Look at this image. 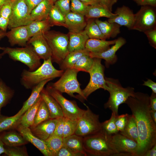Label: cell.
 <instances>
[{
	"instance_id": "cell-1",
	"label": "cell",
	"mask_w": 156,
	"mask_h": 156,
	"mask_svg": "<svg viewBox=\"0 0 156 156\" xmlns=\"http://www.w3.org/2000/svg\"><path fill=\"white\" fill-rule=\"evenodd\" d=\"M130 109L135 120L138 133L137 156H143L156 144V123L151 114L150 96L140 92H135L125 102Z\"/></svg>"
},
{
	"instance_id": "cell-2",
	"label": "cell",
	"mask_w": 156,
	"mask_h": 156,
	"mask_svg": "<svg viewBox=\"0 0 156 156\" xmlns=\"http://www.w3.org/2000/svg\"><path fill=\"white\" fill-rule=\"evenodd\" d=\"M64 72L56 69L52 64L51 57L44 60L43 63L33 71L24 69L21 75V82L26 89H32L42 81L60 77Z\"/></svg>"
},
{
	"instance_id": "cell-3",
	"label": "cell",
	"mask_w": 156,
	"mask_h": 156,
	"mask_svg": "<svg viewBox=\"0 0 156 156\" xmlns=\"http://www.w3.org/2000/svg\"><path fill=\"white\" fill-rule=\"evenodd\" d=\"M110 135L101 131L83 137V148L87 156H117L118 153L111 142Z\"/></svg>"
},
{
	"instance_id": "cell-4",
	"label": "cell",
	"mask_w": 156,
	"mask_h": 156,
	"mask_svg": "<svg viewBox=\"0 0 156 156\" xmlns=\"http://www.w3.org/2000/svg\"><path fill=\"white\" fill-rule=\"evenodd\" d=\"M105 79L107 87V90L109 92L110 96L104 107L105 109L111 110L117 116L119 106L125 103L129 96H134V88L130 87L123 88L117 79L107 77Z\"/></svg>"
},
{
	"instance_id": "cell-5",
	"label": "cell",
	"mask_w": 156,
	"mask_h": 156,
	"mask_svg": "<svg viewBox=\"0 0 156 156\" xmlns=\"http://www.w3.org/2000/svg\"><path fill=\"white\" fill-rule=\"evenodd\" d=\"M43 35L51 49L52 62L60 65L69 53L68 34L49 30Z\"/></svg>"
},
{
	"instance_id": "cell-6",
	"label": "cell",
	"mask_w": 156,
	"mask_h": 156,
	"mask_svg": "<svg viewBox=\"0 0 156 156\" xmlns=\"http://www.w3.org/2000/svg\"><path fill=\"white\" fill-rule=\"evenodd\" d=\"M2 50L4 55L7 54L12 60L23 63L28 67L29 71L36 70L42 64L41 59L30 44L21 48L3 47Z\"/></svg>"
},
{
	"instance_id": "cell-7",
	"label": "cell",
	"mask_w": 156,
	"mask_h": 156,
	"mask_svg": "<svg viewBox=\"0 0 156 156\" xmlns=\"http://www.w3.org/2000/svg\"><path fill=\"white\" fill-rule=\"evenodd\" d=\"M65 71L60 78L51 85L61 93H65L71 97L80 99L83 94L77 78L79 71L74 68H69Z\"/></svg>"
},
{
	"instance_id": "cell-8",
	"label": "cell",
	"mask_w": 156,
	"mask_h": 156,
	"mask_svg": "<svg viewBox=\"0 0 156 156\" xmlns=\"http://www.w3.org/2000/svg\"><path fill=\"white\" fill-rule=\"evenodd\" d=\"M93 65L89 71L90 78L86 88L82 90L81 99L86 100L92 93L99 88L107 90V87L104 77V67L101 63V59L93 58Z\"/></svg>"
},
{
	"instance_id": "cell-9",
	"label": "cell",
	"mask_w": 156,
	"mask_h": 156,
	"mask_svg": "<svg viewBox=\"0 0 156 156\" xmlns=\"http://www.w3.org/2000/svg\"><path fill=\"white\" fill-rule=\"evenodd\" d=\"M87 109L77 120V126L75 134L83 137L93 135L101 131V123L99 116L94 113L85 104Z\"/></svg>"
},
{
	"instance_id": "cell-10",
	"label": "cell",
	"mask_w": 156,
	"mask_h": 156,
	"mask_svg": "<svg viewBox=\"0 0 156 156\" xmlns=\"http://www.w3.org/2000/svg\"><path fill=\"white\" fill-rule=\"evenodd\" d=\"M45 89L58 103L64 117L77 120L82 116L85 110L80 108L75 101L66 99L61 92L53 88L50 84L48 85Z\"/></svg>"
},
{
	"instance_id": "cell-11",
	"label": "cell",
	"mask_w": 156,
	"mask_h": 156,
	"mask_svg": "<svg viewBox=\"0 0 156 156\" xmlns=\"http://www.w3.org/2000/svg\"><path fill=\"white\" fill-rule=\"evenodd\" d=\"M156 27V11L155 7L141 6L135 14L132 30L144 32Z\"/></svg>"
},
{
	"instance_id": "cell-12",
	"label": "cell",
	"mask_w": 156,
	"mask_h": 156,
	"mask_svg": "<svg viewBox=\"0 0 156 156\" xmlns=\"http://www.w3.org/2000/svg\"><path fill=\"white\" fill-rule=\"evenodd\" d=\"M33 21L24 0L12 1V12L8 26L9 29L27 25Z\"/></svg>"
},
{
	"instance_id": "cell-13",
	"label": "cell",
	"mask_w": 156,
	"mask_h": 156,
	"mask_svg": "<svg viewBox=\"0 0 156 156\" xmlns=\"http://www.w3.org/2000/svg\"><path fill=\"white\" fill-rule=\"evenodd\" d=\"M111 142L118 152L117 156H137L138 143L118 133L111 135Z\"/></svg>"
},
{
	"instance_id": "cell-14",
	"label": "cell",
	"mask_w": 156,
	"mask_h": 156,
	"mask_svg": "<svg viewBox=\"0 0 156 156\" xmlns=\"http://www.w3.org/2000/svg\"><path fill=\"white\" fill-rule=\"evenodd\" d=\"M27 44L31 45L35 52L41 59L47 60L51 57V52L49 45L42 33L31 37Z\"/></svg>"
},
{
	"instance_id": "cell-15",
	"label": "cell",
	"mask_w": 156,
	"mask_h": 156,
	"mask_svg": "<svg viewBox=\"0 0 156 156\" xmlns=\"http://www.w3.org/2000/svg\"><path fill=\"white\" fill-rule=\"evenodd\" d=\"M126 42L124 38L119 37L116 39L115 43L107 50L100 53L90 52L89 55L92 58H97L104 60L106 66L108 67L110 65L114 64L116 62L118 57L116 53Z\"/></svg>"
},
{
	"instance_id": "cell-16",
	"label": "cell",
	"mask_w": 156,
	"mask_h": 156,
	"mask_svg": "<svg viewBox=\"0 0 156 156\" xmlns=\"http://www.w3.org/2000/svg\"><path fill=\"white\" fill-rule=\"evenodd\" d=\"M114 13L117 16L113 18H108V22L116 23L121 26L126 27L129 30H132L135 14L132 10L128 7L123 5L117 8Z\"/></svg>"
},
{
	"instance_id": "cell-17",
	"label": "cell",
	"mask_w": 156,
	"mask_h": 156,
	"mask_svg": "<svg viewBox=\"0 0 156 156\" xmlns=\"http://www.w3.org/2000/svg\"><path fill=\"white\" fill-rule=\"evenodd\" d=\"M10 29L6 34L10 45H18L22 47L26 46L30 38L26 25L17 27Z\"/></svg>"
},
{
	"instance_id": "cell-18",
	"label": "cell",
	"mask_w": 156,
	"mask_h": 156,
	"mask_svg": "<svg viewBox=\"0 0 156 156\" xmlns=\"http://www.w3.org/2000/svg\"><path fill=\"white\" fill-rule=\"evenodd\" d=\"M57 121V118H50L30 129L34 135L45 141L53 133Z\"/></svg>"
},
{
	"instance_id": "cell-19",
	"label": "cell",
	"mask_w": 156,
	"mask_h": 156,
	"mask_svg": "<svg viewBox=\"0 0 156 156\" xmlns=\"http://www.w3.org/2000/svg\"><path fill=\"white\" fill-rule=\"evenodd\" d=\"M16 130L28 142L37 148L45 156H52L47 146L45 141L34 135L29 128L23 127L19 126Z\"/></svg>"
},
{
	"instance_id": "cell-20",
	"label": "cell",
	"mask_w": 156,
	"mask_h": 156,
	"mask_svg": "<svg viewBox=\"0 0 156 156\" xmlns=\"http://www.w3.org/2000/svg\"><path fill=\"white\" fill-rule=\"evenodd\" d=\"M65 19L69 32H80L83 30L87 23L84 16L71 12L65 16Z\"/></svg>"
},
{
	"instance_id": "cell-21",
	"label": "cell",
	"mask_w": 156,
	"mask_h": 156,
	"mask_svg": "<svg viewBox=\"0 0 156 156\" xmlns=\"http://www.w3.org/2000/svg\"><path fill=\"white\" fill-rule=\"evenodd\" d=\"M69 52L85 49L86 42L89 38L84 30L78 32H69Z\"/></svg>"
},
{
	"instance_id": "cell-22",
	"label": "cell",
	"mask_w": 156,
	"mask_h": 156,
	"mask_svg": "<svg viewBox=\"0 0 156 156\" xmlns=\"http://www.w3.org/2000/svg\"><path fill=\"white\" fill-rule=\"evenodd\" d=\"M40 95L49 109L50 118H58L64 117L61 108L57 101L43 88Z\"/></svg>"
},
{
	"instance_id": "cell-23",
	"label": "cell",
	"mask_w": 156,
	"mask_h": 156,
	"mask_svg": "<svg viewBox=\"0 0 156 156\" xmlns=\"http://www.w3.org/2000/svg\"><path fill=\"white\" fill-rule=\"evenodd\" d=\"M0 138L4 145L7 146H22L28 142L19 133L14 130L3 133L0 135Z\"/></svg>"
},
{
	"instance_id": "cell-24",
	"label": "cell",
	"mask_w": 156,
	"mask_h": 156,
	"mask_svg": "<svg viewBox=\"0 0 156 156\" xmlns=\"http://www.w3.org/2000/svg\"><path fill=\"white\" fill-rule=\"evenodd\" d=\"M117 15L116 14L113 13L104 5H88L85 16L87 20L101 17H105L108 18H113Z\"/></svg>"
},
{
	"instance_id": "cell-25",
	"label": "cell",
	"mask_w": 156,
	"mask_h": 156,
	"mask_svg": "<svg viewBox=\"0 0 156 156\" xmlns=\"http://www.w3.org/2000/svg\"><path fill=\"white\" fill-rule=\"evenodd\" d=\"M116 39L110 41L95 38H89L87 41L85 49L90 52L98 53L104 51L114 44Z\"/></svg>"
},
{
	"instance_id": "cell-26",
	"label": "cell",
	"mask_w": 156,
	"mask_h": 156,
	"mask_svg": "<svg viewBox=\"0 0 156 156\" xmlns=\"http://www.w3.org/2000/svg\"><path fill=\"white\" fill-rule=\"evenodd\" d=\"M52 79L44 80L34 87L31 95L28 98L24 103L23 106L18 112L16 114L17 115H21L36 101L40 95L41 92L46 84Z\"/></svg>"
},
{
	"instance_id": "cell-27",
	"label": "cell",
	"mask_w": 156,
	"mask_h": 156,
	"mask_svg": "<svg viewBox=\"0 0 156 156\" xmlns=\"http://www.w3.org/2000/svg\"><path fill=\"white\" fill-rule=\"evenodd\" d=\"M95 21L106 39L115 38L120 32L121 26L118 24L107 21H103L98 18L95 19Z\"/></svg>"
},
{
	"instance_id": "cell-28",
	"label": "cell",
	"mask_w": 156,
	"mask_h": 156,
	"mask_svg": "<svg viewBox=\"0 0 156 156\" xmlns=\"http://www.w3.org/2000/svg\"><path fill=\"white\" fill-rule=\"evenodd\" d=\"M54 4L49 0H43L31 11L33 21H41L47 18L49 13Z\"/></svg>"
},
{
	"instance_id": "cell-29",
	"label": "cell",
	"mask_w": 156,
	"mask_h": 156,
	"mask_svg": "<svg viewBox=\"0 0 156 156\" xmlns=\"http://www.w3.org/2000/svg\"><path fill=\"white\" fill-rule=\"evenodd\" d=\"M42 100L40 94L35 103L22 115L19 126L29 128L33 125L36 113Z\"/></svg>"
},
{
	"instance_id": "cell-30",
	"label": "cell",
	"mask_w": 156,
	"mask_h": 156,
	"mask_svg": "<svg viewBox=\"0 0 156 156\" xmlns=\"http://www.w3.org/2000/svg\"><path fill=\"white\" fill-rule=\"evenodd\" d=\"M63 144L73 152L87 155L83 148V137L75 134L63 138Z\"/></svg>"
},
{
	"instance_id": "cell-31",
	"label": "cell",
	"mask_w": 156,
	"mask_h": 156,
	"mask_svg": "<svg viewBox=\"0 0 156 156\" xmlns=\"http://www.w3.org/2000/svg\"><path fill=\"white\" fill-rule=\"evenodd\" d=\"M90 52L85 49L70 52L60 65L61 70H65L73 68L75 63L82 56L89 55Z\"/></svg>"
},
{
	"instance_id": "cell-32",
	"label": "cell",
	"mask_w": 156,
	"mask_h": 156,
	"mask_svg": "<svg viewBox=\"0 0 156 156\" xmlns=\"http://www.w3.org/2000/svg\"><path fill=\"white\" fill-rule=\"evenodd\" d=\"M22 115H17L16 114L13 116L8 117L0 115V133L16 129L20 125Z\"/></svg>"
},
{
	"instance_id": "cell-33",
	"label": "cell",
	"mask_w": 156,
	"mask_h": 156,
	"mask_svg": "<svg viewBox=\"0 0 156 156\" xmlns=\"http://www.w3.org/2000/svg\"><path fill=\"white\" fill-rule=\"evenodd\" d=\"M26 26L30 38L38 33L44 34L49 30L51 27L47 18L41 21H33Z\"/></svg>"
},
{
	"instance_id": "cell-34",
	"label": "cell",
	"mask_w": 156,
	"mask_h": 156,
	"mask_svg": "<svg viewBox=\"0 0 156 156\" xmlns=\"http://www.w3.org/2000/svg\"><path fill=\"white\" fill-rule=\"evenodd\" d=\"M119 133L138 143V128L135 119L132 114H128L125 127L122 131Z\"/></svg>"
},
{
	"instance_id": "cell-35",
	"label": "cell",
	"mask_w": 156,
	"mask_h": 156,
	"mask_svg": "<svg viewBox=\"0 0 156 156\" xmlns=\"http://www.w3.org/2000/svg\"><path fill=\"white\" fill-rule=\"evenodd\" d=\"M51 27L63 26L67 28L64 16L54 5L52 7L47 18Z\"/></svg>"
},
{
	"instance_id": "cell-36",
	"label": "cell",
	"mask_w": 156,
	"mask_h": 156,
	"mask_svg": "<svg viewBox=\"0 0 156 156\" xmlns=\"http://www.w3.org/2000/svg\"><path fill=\"white\" fill-rule=\"evenodd\" d=\"M84 30L89 38L106 39L102 33L94 18L87 20V23Z\"/></svg>"
},
{
	"instance_id": "cell-37",
	"label": "cell",
	"mask_w": 156,
	"mask_h": 156,
	"mask_svg": "<svg viewBox=\"0 0 156 156\" xmlns=\"http://www.w3.org/2000/svg\"><path fill=\"white\" fill-rule=\"evenodd\" d=\"M14 94V90L8 86L0 78V115L2 108L9 103Z\"/></svg>"
},
{
	"instance_id": "cell-38",
	"label": "cell",
	"mask_w": 156,
	"mask_h": 156,
	"mask_svg": "<svg viewBox=\"0 0 156 156\" xmlns=\"http://www.w3.org/2000/svg\"><path fill=\"white\" fill-rule=\"evenodd\" d=\"M44 141L52 156H56L63 145L62 138L53 134Z\"/></svg>"
},
{
	"instance_id": "cell-39",
	"label": "cell",
	"mask_w": 156,
	"mask_h": 156,
	"mask_svg": "<svg viewBox=\"0 0 156 156\" xmlns=\"http://www.w3.org/2000/svg\"><path fill=\"white\" fill-rule=\"evenodd\" d=\"M50 118L49 109L46 103L42 100L37 111L33 124L29 128L34 127L40 123Z\"/></svg>"
},
{
	"instance_id": "cell-40",
	"label": "cell",
	"mask_w": 156,
	"mask_h": 156,
	"mask_svg": "<svg viewBox=\"0 0 156 156\" xmlns=\"http://www.w3.org/2000/svg\"><path fill=\"white\" fill-rule=\"evenodd\" d=\"M94 59L89 55L81 56L75 64L73 68L79 72L80 71L88 73L92 67Z\"/></svg>"
},
{
	"instance_id": "cell-41",
	"label": "cell",
	"mask_w": 156,
	"mask_h": 156,
	"mask_svg": "<svg viewBox=\"0 0 156 156\" xmlns=\"http://www.w3.org/2000/svg\"><path fill=\"white\" fill-rule=\"evenodd\" d=\"M116 116L112 112L109 119L101 123V131L109 135H112L119 133L115 125Z\"/></svg>"
},
{
	"instance_id": "cell-42",
	"label": "cell",
	"mask_w": 156,
	"mask_h": 156,
	"mask_svg": "<svg viewBox=\"0 0 156 156\" xmlns=\"http://www.w3.org/2000/svg\"><path fill=\"white\" fill-rule=\"evenodd\" d=\"M21 146H7L4 145L5 154L8 156H28L25 147Z\"/></svg>"
},
{
	"instance_id": "cell-43",
	"label": "cell",
	"mask_w": 156,
	"mask_h": 156,
	"mask_svg": "<svg viewBox=\"0 0 156 156\" xmlns=\"http://www.w3.org/2000/svg\"><path fill=\"white\" fill-rule=\"evenodd\" d=\"M77 126V120L66 118L63 138L75 134Z\"/></svg>"
},
{
	"instance_id": "cell-44",
	"label": "cell",
	"mask_w": 156,
	"mask_h": 156,
	"mask_svg": "<svg viewBox=\"0 0 156 156\" xmlns=\"http://www.w3.org/2000/svg\"><path fill=\"white\" fill-rule=\"evenodd\" d=\"M88 6L80 0H71L70 11L85 16Z\"/></svg>"
},
{
	"instance_id": "cell-45",
	"label": "cell",
	"mask_w": 156,
	"mask_h": 156,
	"mask_svg": "<svg viewBox=\"0 0 156 156\" xmlns=\"http://www.w3.org/2000/svg\"><path fill=\"white\" fill-rule=\"evenodd\" d=\"M70 1L71 0H58L54 3V5L65 16L71 12Z\"/></svg>"
},
{
	"instance_id": "cell-46",
	"label": "cell",
	"mask_w": 156,
	"mask_h": 156,
	"mask_svg": "<svg viewBox=\"0 0 156 156\" xmlns=\"http://www.w3.org/2000/svg\"><path fill=\"white\" fill-rule=\"evenodd\" d=\"M128 115V114H126L116 116L115 125L119 132L123 130L127 123Z\"/></svg>"
},
{
	"instance_id": "cell-47",
	"label": "cell",
	"mask_w": 156,
	"mask_h": 156,
	"mask_svg": "<svg viewBox=\"0 0 156 156\" xmlns=\"http://www.w3.org/2000/svg\"><path fill=\"white\" fill-rule=\"evenodd\" d=\"M12 12V1L5 3L0 10V16L9 19Z\"/></svg>"
},
{
	"instance_id": "cell-48",
	"label": "cell",
	"mask_w": 156,
	"mask_h": 156,
	"mask_svg": "<svg viewBox=\"0 0 156 156\" xmlns=\"http://www.w3.org/2000/svg\"><path fill=\"white\" fill-rule=\"evenodd\" d=\"M65 120L66 118L64 117L57 118V121L53 135L62 138Z\"/></svg>"
},
{
	"instance_id": "cell-49",
	"label": "cell",
	"mask_w": 156,
	"mask_h": 156,
	"mask_svg": "<svg viewBox=\"0 0 156 156\" xmlns=\"http://www.w3.org/2000/svg\"><path fill=\"white\" fill-rule=\"evenodd\" d=\"M146 35L150 45L156 48V27L148 30L144 32Z\"/></svg>"
},
{
	"instance_id": "cell-50",
	"label": "cell",
	"mask_w": 156,
	"mask_h": 156,
	"mask_svg": "<svg viewBox=\"0 0 156 156\" xmlns=\"http://www.w3.org/2000/svg\"><path fill=\"white\" fill-rule=\"evenodd\" d=\"M56 156H85L82 153L73 152L64 144L61 148Z\"/></svg>"
},
{
	"instance_id": "cell-51",
	"label": "cell",
	"mask_w": 156,
	"mask_h": 156,
	"mask_svg": "<svg viewBox=\"0 0 156 156\" xmlns=\"http://www.w3.org/2000/svg\"><path fill=\"white\" fill-rule=\"evenodd\" d=\"M43 0H24L27 5L28 12L30 14L32 10Z\"/></svg>"
},
{
	"instance_id": "cell-52",
	"label": "cell",
	"mask_w": 156,
	"mask_h": 156,
	"mask_svg": "<svg viewBox=\"0 0 156 156\" xmlns=\"http://www.w3.org/2000/svg\"><path fill=\"white\" fill-rule=\"evenodd\" d=\"M138 5L142 6L149 5L155 7L156 0H133Z\"/></svg>"
},
{
	"instance_id": "cell-53",
	"label": "cell",
	"mask_w": 156,
	"mask_h": 156,
	"mask_svg": "<svg viewBox=\"0 0 156 156\" xmlns=\"http://www.w3.org/2000/svg\"><path fill=\"white\" fill-rule=\"evenodd\" d=\"M102 4L107 8L110 11H112L113 5L118 0H101Z\"/></svg>"
},
{
	"instance_id": "cell-54",
	"label": "cell",
	"mask_w": 156,
	"mask_h": 156,
	"mask_svg": "<svg viewBox=\"0 0 156 156\" xmlns=\"http://www.w3.org/2000/svg\"><path fill=\"white\" fill-rule=\"evenodd\" d=\"M9 23V19L0 16V29L6 32Z\"/></svg>"
},
{
	"instance_id": "cell-55",
	"label": "cell",
	"mask_w": 156,
	"mask_h": 156,
	"mask_svg": "<svg viewBox=\"0 0 156 156\" xmlns=\"http://www.w3.org/2000/svg\"><path fill=\"white\" fill-rule=\"evenodd\" d=\"M150 104L151 109L156 111V93L153 92L150 96Z\"/></svg>"
},
{
	"instance_id": "cell-56",
	"label": "cell",
	"mask_w": 156,
	"mask_h": 156,
	"mask_svg": "<svg viewBox=\"0 0 156 156\" xmlns=\"http://www.w3.org/2000/svg\"><path fill=\"white\" fill-rule=\"evenodd\" d=\"M143 85L147 86L150 88L152 92L156 93V83L150 79H147L146 81H144Z\"/></svg>"
},
{
	"instance_id": "cell-57",
	"label": "cell",
	"mask_w": 156,
	"mask_h": 156,
	"mask_svg": "<svg viewBox=\"0 0 156 156\" xmlns=\"http://www.w3.org/2000/svg\"><path fill=\"white\" fill-rule=\"evenodd\" d=\"M87 5H103L101 0H80Z\"/></svg>"
},
{
	"instance_id": "cell-58",
	"label": "cell",
	"mask_w": 156,
	"mask_h": 156,
	"mask_svg": "<svg viewBox=\"0 0 156 156\" xmlns=\"http://www.w3.org/2000/svg\"><path fill=\"white\" fill-rule=\"evenodd\" d=\"M156 144L151 148L147 151L143 156H156Z\"/></svg>"
},
{
	"instance_id": "cell-59",
	"label": "cell",
	"mask_w": 156,
	"mask_h": 156,
	"mask_svg": "<svg viewBox=\"0 0 156 156\" xmlns=\"http://www.w3.org/2000/svg\"><path fill=\"white\" fill-rule=\"evenodd\" d=\"M6 32L0 29V40L2 38L6 36ZM3 47H0V50H2ZM4 55L2 53H0V59H1L2 56Z\"/></svg>"
},
{
	"instance_id": "cell-60",
	"label": "cell",
	"mask_w": 156,
	"mask_h": 156,
	"mask_svg": "<svg viewBox=\"0 0 156 156\" xmlns=\"http://www.w3.org/2000/svg\"><path fill=\"white\" fill-rule=\"evenodd\" d=\"M5 152L4 144L0 138V155L2 153H5Z\"/></svg>"
},
{
	"instance_id": "cell-61",
	"label": "cell",
	"mask_w": 156,
	"mask_h": 156,
	"mask_svg": "<svg viewBox=\"0 0 156 156\" xmlns=\"http://www.w3.org/2000/svg\"><path fill=\"white\" fill-rule=\"evenodd\" d=\"M151 114L152 119L156 123V111L151 109Z\"/></svg>"
},
{
	"instance_id": "cell-62",
	"label": "cell",
	"mask_w": 156,
	"mask_h": 156,
	"mask_svg": "<svg viewBox=\"0 0 156 156\" xmlns=\"http://www.w3.org/2000/svg\"><path fill=\"white\" fill-rule=\"evenodd\" d=\"M10 0H0V10L2 6Z\"/></svg>"
},
{
	"instance_id": "cell-63",
	"label": "cell",
	"mask_w": 156,
	"mask_h": 156,
	"mask_svg": "<svg viewBox=\"0 0 156 156\" xmlns=\"http://www.w3.org/2000/svg\"><path fill=\"white\" fill-rule=\"evenodd\" d=\"M50 1L52 2L53 3H54L58 0H49Z\"/></svg>"
},
{
	"instance_id": "cell-64",
	"label": "cell",
	"mask_w": 156,
	"mask_h": 156,
	"mask_svg": "<svg viewBox=\"0 0 156 156\" xmlns=\"http://www.w3.org/2000/svg\"><path fill=\"white\" fill-rule=\"evenodd\" d=\"M11 0V1H13V0Z\"/></svg>"
}]
</instances>
